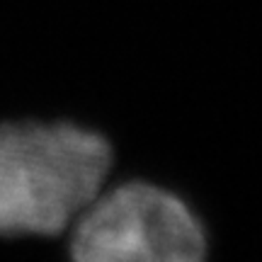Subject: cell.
I'll return each mask as SVG.
<instances>
[{
	"mask_svg": "<svg viewBox=\"0 0 262 262\" xmlns=\"http://www.w3.org/2000/svg\"><path fill=\"white\" fill-rule=\"evenodd\" d=\"M112 146L75 124L0 126V233L56 235L102 192Z\"/></svg>",
	"mask_w": 262,
	"mask_h": 262,
	"instance_id": "obj_1",
	"label": "cell"
},
{
	"mask_svg": "<svg viewBox=\"0 0 262 262\" xmlns=\"http://www.w3.org/2000/svg\"><path fill=\"white\" fill-rule=\"evenodd\" d=\"M206 231L180 196L148 182L100 192L73 221L71 255L80 262H194Z\"/></svg>",
	"mask_w": 262,
	"mask_h": 262,
	"instance_id": "obj_2",
	"label": "cell"
}]
</instances>
